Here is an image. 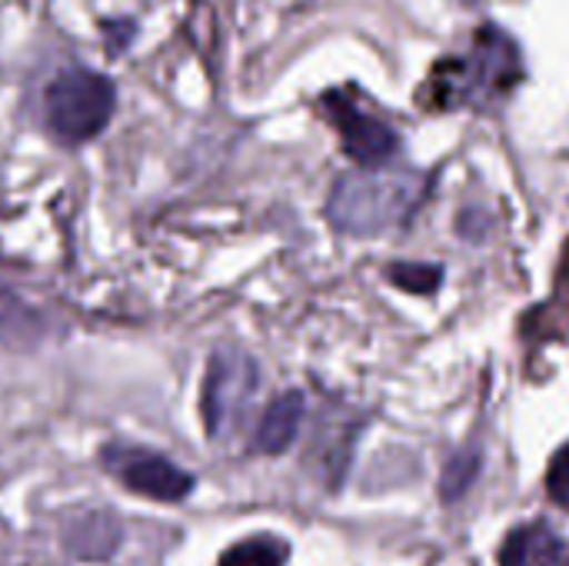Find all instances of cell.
Returning <instances> with one entry per match:
<instances>
[{"label":"cell","mask_w":569,"mask_h":566,"mask_svg":"<svg viewBox=\"0 0 569 566\" xmlns=\"http://www.w3.org/2000/svg\"><path fill=\"white\" fill-rule=\"evenodd\" d=\"M103 467L133 494L150 500H180L190 494L193 480L167 457L140 450V447H107Z\"/></svg>","instance_id":"obj_4"},{"label":"cell","mask_w":569,"mask_h":566,"mask_svg":"<svg viewBox=\"0 0 569 566\" xmlns=\"http://www.w3.org/2000/svg\"><path fill=\"white\" fill-rule=\"evenodd\" d=\"M387 277L400 287V290H410V294H433L440 284H443V267H433V264H393L387 270Z\"/></svg>","instance_id":"obj_10"},{"label":"cell","mask_w":569,"mask_h":566,"mask_svg":"<svg viewBox=\"0 0 569 566\" xmlns=\"http://www.w3.org/2000/svg\"><path fill=\"white\" fill-rule=\"evenodd\" d=\"M290 557V547L277 537H250L243 544H233L220 566H283Z\"/></svg>","instance_id":"obj_9"},{"label":"cell","mask_w":569,"mask_h":566,"mask_svg":"<svg viewBox=\"0 0 569 566\" xmlns=\"http://www.w3.org/2000/svg\"><path fill=\"white\" fill-rule=\"evenodd\" d=\"M323 107L333 120V127L340 130V140H343V150L367 170H377L383 167L397 147H400V137L377 117L357 110L347 97L340 93H327L323 97Z\"/></svg>","instance_id":"obj_5"},{"label":"cell","mask_w":569,"mask_h":566,"mask_svg":"<svg viewBox=\"0 0 569 566\" xmlns=\"http://www.w3.org/2000/svg\"><path fill=\"white\" fill-rule=\"evenodd\" d=\"M257 377L247 357L237 354H217L207 367V384H203V424L207 434L217 437L227 424V417L243 404L253 390Z\"/></svg>","instance_id":"obj_6"},{"label":"cell","mask_w":569,"mask_h":566,"mask_svg":"<svg viewBox=\"0 0 569 566\" xmlns=\"http://www.w3.org/2000/svg\"><path fill=\"white\" fill-rule=\"evenodd\" d=\"M477 474H480V454H477V450H470V454H467V450H463V454H457V457L447 464L443 477H440V494H443V500H457V497H463Z\"/></svg>","instance_id":"obj_11"},{"label":"cell","mask_w":569,"mask_h":566,"mask_svg":"<svg viewBox=\"0 0 569 566\" xmlns=\"http://www.w3.org/2000/svg\"><path fill=\"white\" fill-rule=\"evenodd\" d=\"M500 566H567V550L543 524H530L510 534L500 550Z\"/></svg>","instance_id":"obj_7"},{"label":"cell","mask_w":569,"mask_h":566,"mask_svg":"<svg viewBox=\"0 0 569 566\" xmlns=\"http://www.w3.org/2000/svg\"><path fill=\"white\" fill-rule=\"evenodd\" d=\"M547 494L553 504H560L563 510H569V447H563L553 464H550V474H547Z\"/></svg>","instance_id":"obj_12"},{"label":"cell","mask_w":569,"mask_h":566,"mask_svg":"<svg viewBox=\"0 0 569 566\" xmlns=\"http://www.w3.org/2000/svg\"><path fill=\"white\" fill-rule=\"evenodd\" d=\"M467 3H473V0H467Z\"/></svg>","instance_id":"obj_15"},{"label":"cell","mask_w":569,"mask_h":566,"mask_svg":"<svg viewBox=\"0 0 569 566\" xmlns=\"http://www.w3.org/2000/svg\"><path fill=\"white\" fill-rule=\"evenodd\" d=\"M47 123L67 143L97 137L113 113V83L103 73L70 67L47 87Z\"/></svg>","instance_id":"obj_3"},{"label":"cell","mask_w":569,"mask_h":566,"mask_svg":"<svg viewBox=\"0 0 569 566\" xmlns=\"http://www.w3.org/2000/svg\"><path fill=\"white\" fill-rule=\"evenodd\" d=\"M423 177L413 170H353L337 180L327 217L337 230L373 237L413 217L423 200Z\"/></svg>","instance_id":"obj_1"},{"label":"cell","mask_w":569,"mask_h":566,"mask_svg":"<svg viewBox=\"0 0 569 566\" xmlns=\"http://www.w3.org/2000/svg\"><path fill=\"white\" fill-rule=\"evenodd\" d=\"M523 77L520 50L510 33L500 27H480L473 37L470 57L460 60H443L437 63V87L440 107H450L457 100H480L493 93H507L517 80Z\"/></svg>","instance_id":"obj_2"},{"label":"cell","mask_w":569,"mask_h":566,"mask_svg":"<svg viewBox=\"0 0 569 566\" xmlns=\"http://www.w3.org/2000/svg\"><path fill=\"white\" fill-rule=\"evenodd\" d=\"M103 37H107V43H110V53H120L123 43L133 37V23H130V20H107V23H103Z\"/></svg>","instance_id":"obj_13"},{"label":"cell","mask_w":569,"mask_h":566,"mask_svg":"<svg viewBox=\"0 0 569 566\" xmlns=\"http://www.w3.org/2000/svg\"><path fill=\"white\" fill-rule=\"evenodd\" d=\"M300 424H303V394H283V397H277L270 407H267V414H263V420H260V427H257V450H263V454H283L290 444H293V437L300 434Z\"/></svg>","instance_id":"obj_8"},{"label":"cell","mask_w":569,"mask_h":566,"mask_svg":"<svg viewBox=\"0 0 569 566\" xmlns=\"http://www.w3.org/2000/svg\"><path fill=\"white\" fill-rule=\"evenodd\" d=\"M7 310H10V300H7V294H0V324L7 320Z\"/></svg>","instance_id":"obj_14"}]
</instances>
